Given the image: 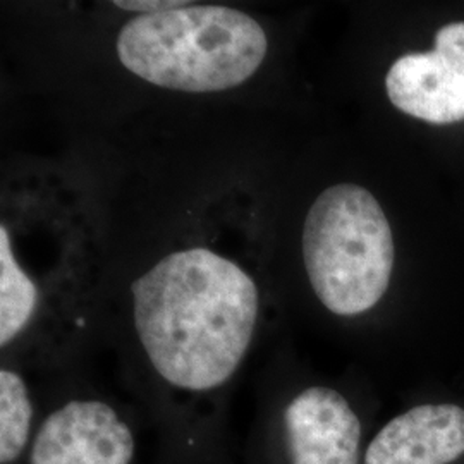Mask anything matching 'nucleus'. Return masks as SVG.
Instances as JSON below:
<instances>
[{"label":"nucleus","mask_w":464,"mask_h":464,"mask_svg":"<svg viewBox=\"0 0 464 464\" xmlns=\"http://www.w3.org/2000/svg\"><path fill=\"white\" fill-rule=\"evenodd\" d=\"M121 64L149 83L188 93L248 82L268 52L255 17L226 5L186 4L128 21L117 34Z\"/></svg>","instance_id":"obj_1"},{"label":"nucleus","mask_w":464,"mask_h":464,"mask_svg":"<svg viewBox=\"0 0 464 464\" xmlns=\"http://www.w3.org/2000/svg\"><path fill=\"white\" fill-rule=\"evenodd\" d=\"M32 387L13 366L0 370V464H24L42 420Z\"/></svg>","instance_id":"obj_7"},{"label":"nucleus","mask_w":464,"mask_h":464,"mask_svg":"<svg viewBox=\"0 0 464 464\" xmlns=\"http://www.w3.org/2000/svg\"><path fill=\"white\" fill-rule=\"evenodd\" d=\"M385 90L408 116L440 126L464 121V21L442 26L430 52L394 61Z\"/></svg>","instance_id":"obj_5"},{"label":"nucleus","mask_w":464,"mask_h":464,"mask_svg":"<svg viewBox=\"0 0 464 464\" xmlns=\"http://www.w3.org/2000/svg\"><path fill=\"white\" fill-rule=\"evenodd\" d=\"M140 425L116 402L93 394L44 408L24 464H138Z\"/></svg>","instance_id":"obj_4"},{"label":"nucleus","mask_w":464,"mask_h":464,"mask_svg":"<svg viewBox=\"0 0 464 464\" xmlns=\"http://www.w3.org/2000/svg\"><path fill=\"white\" fill-rule=\"evenodd\" d=\"M303 260L320 303L339 316L370 312L394 268V237L377 198L358 184H335L310 207Z\"/></svg>","instance_id":"obj_2"},{"label":"nucleus","mask_w":464,"mask_h":464,"mask_svg":"<svg viewBox=\"0 0 464 464\" xmlns=\"http://www.w3.org/2000/svg\"><path fill=\"white\" fill-rule=\"evenodd\" d=\"M463 454V408L425 404L383 425L368 444L363 464H449Z\"/></svg>","instance_id":"obj_6"},{"label":"nucleus","mask_w":464,"mask_h":464,"mask_svg":"<svg viewBox=\"0 0 464 464\" xmlns=\"http://www.w3.org/2000/svg\"><path fill=\"white\" fill-rule=\"evenodd\" d=\"M40 293L13 251L7 226H0V348L9 349L34 327Z\"/></svg>","instance_id":"obj_8"},{"label":"nucleus","mask_w":464,"mask_h":464,"mask_svg":"<svg viewBox=\"0 0 464 464\" xmlns=\"http://www.w3.org/2000/svg\"><path fill=\"white\" fill-rule=\"evenodd\" d=\"M188 2H176V0H143V2H138V0H130V2H124V0H117L112 2V5H116L117 9H124V11H133V13H143V14H157V13H164V11H170V9H178V7H183Z\"/></svg>","instance_id":"obj_9"},{"label":"nucleus","mask_w":464,"mask_h":464,"mask_svg":"<svg viewBox=\"0 0 464 464\" xmlns=\"http://www.w3.org/2000/svg\"><path fill=\"white\" fill-rule=\"evenodd\" d=\"M363 425L348 399L312 385L256 420L246 464H360Z\"/></svg>","instance_id":"obj_3"}]
</instances>
